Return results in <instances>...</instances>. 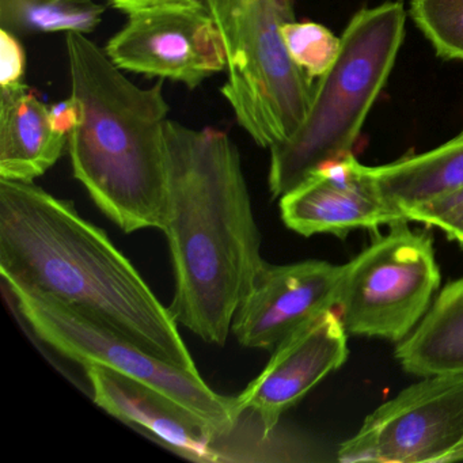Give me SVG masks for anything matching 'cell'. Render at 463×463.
Returning a JSON list of instances; mask_svg holds the SVG:
<instances>
[{"label":"cell","mask_w":463,"mask_h":463,"mask_svg":"<svg viewBox=\"0 0 463 463\" xmlns=\"http://www.w3.org/2000/svg\"><path fill=\"white\" fill-rule=\"evenodd\" d=\"M25 66V51L18 36L0 29V88L24 83Z\"/></svg>","instance_id":"obj_21"},{"label":"cell","mask_w":463,"mask_h":463,"mask_svg":"<svg viewBox=\"0 0 463 463\" xmlns=\"http://www.w3.org/2000/svg\"><path fill=\"white\" fill-rule=\"evenodd\" d=\"M281 34L292 61L313 82L321 80L337 61L341 37L321 24L289 21Z\"/></svg>","instance_id":"obj_19"},{"label":"cell","mask_w":463,"mask_h":463,"mask_svg":"<svg viewBox=\"0 0 463 463\" xmlns=\"http://www.w3.org/2000/svg\"><path fill=\"white\" fill-rule=\"evenodd\" d=\"M462 248H463V243H462Z\"/></svg>","instance_id":"obj_25"},{"label":"cell","mask_w":463,"mask_h":463,"mask_svg":"<svg viewBox=\"0 0 463 463\" xmlns=\"http://www.w3.org/2000/svg\"><path fill=\"white\" fill-rule=\"evenodd\" d=\"M105 6L94 0H0V26L15 36L53 32L88 34L101 23Z\"/></svg>","instance_id":"obj_17"},{"label":"cell","mask_w":463,"mask_h":463,"mask_svg":"<svg viewBox=\"0 0 463 463\" xmlns=\"http://www.w3.org/2000/svg\"><path fill=\"white\" fill-rule=\"evenodd\" d=\"M370 169L384 200L403 213L463 186V129L427 153Z\"/></svg>","instance_id":"obj_16"},{"label":"cell","mask_w":463,"mask_h":463,"mask_svg":"<svg viewBox=\"0 0 463 463\" xmlns=\"http://www.w3.org/2000/svg\"><path fill=\"white\" fill-rule=\"evenodd\" d=\"M4 283L10 305L39 340L82 367L102 365L156 389L203 417L222 436L237 427L235 398L213 392L200 373L169 364L58 300Z\"/></svg>","instance_id":"obj_6"},{"label":"cell","mask_w":463,"mask_h":463,"mask_svg":"<svg viewBox=\"0 0 463 463\" xmlns=\"http://www.w3.org/2000/svg\"><path fill=\"white\" fill-rule=\"evenodd\" d=\"M105 52L123 71L170 80L189 89L226 70L221 36L202 0L129 14Z\"/></svg>","instance_id":"obj_9"},{"label":"cell","mask_w":463,"mask_h":463,"mask_svg":"<svg viewBox=\"0 0 463 463\" xmlns=\"http://www.w3.org/2000/svg\"><path fill=\"white\" fill-rule=\"evenodd\" d=\"M166 142L169 308L178 325L222 346L265 264L241 154L224 132L178 121H167Z\"/></svg>","instance_id":"obj_2"},{"label":"cell","mask_w":463,"mask_h":463,"mask_svg":"<svg viewBox=\"0 0 463 463\" xmlns=\"http://www.w3.org/2000/svg\"><path fill=\"white\" fill-rule=\"evenodd\" d=\"M0 275L200 373L172 311L109 235L36 184L0 178Z\"/></svg>","instance_id":"obj_1"},{"label":"cell","mask_w":463,"mask_h":463,"mask_svg":"<svg viewBox=\"0 0 463 463\" xmlns=\"http://www.w3.org/2000/svg\"><path fill=\"white\" fill-rule=\"evenodd\" d=\"M69 137L25 83L0 88V178L33 183L63 156Z\"/></svg>","instance_id":"obj_14"},{"label":"cell","mask_w":463,"mask_h":463,"mask_svg":"<svg viewBox=\"0 0 463 463\" xmlns=\"http://www.w3.org/2000/svg\"><path fill=\"white\" fill-rule=\"evenodd\" d=\"M405 5L386 2L352 17L332 69L316 82L302 126L270 150L268 185L280 199L330 162L351 156L405 39Z\"/></svg>","instance_id":"obj_4"},{"label":"cell","mask_w":463,"mask_h":463,"mask_svg":"<svg viewBox=\"0 0 463 463\" xmlns=\"http://www.w3.org/2000/svg\"><path fill=\"white\" fill-rule=\"evenodd\" d=\"M439 284L432 238L395 222L344 265L335 310L348 335L400 343L427 313Z\"/></svg>","instance_id":"obj_7"},{"label":"cell","mask_w":463,"mask_h":463,"mask_svg":"<svg viewBox=\"0 0 463 463\" xmlns=\"http://www.w3.org/2000/svg\"><path fill=\"white\" fill-rule=\"evenodd\" d=\"M226 56L222 88L238 124L257 146L286 142L305 121L316 82L292 61L281 28L295 21L286 0H202Z\"/></svg>","instance_id":"obj_5"},{"label":"cell","mask_w":463,"mask_h":463,"mask_svg":"<svg viewBox=\"0 0 463 463\" xmlns=\"http://www.w3.org/2000/svg\"><path fill=\"white\" fill-rule=\"evenodd\" d=\"M284 224L298 234H348L406 221L402 211L384 200L371 175L354 154L330 162L280 197Z\"/></svg>","instance_id":"obj_12"},{"label":"cell","mask_w":463,"mask_h":463,"mask_svg":"<svg viewBox=\"0 0 463 463\" xmlns=\"http://www.w3.org/2000/svg\"><path fill=\"white\" fill-rule=\"evenodd\" d=\"M115 9L121 10L127 14L153 9V7L169 6V5L189 4L194 0H108Z\"/></svg>","instance_id":"obj_23"},{"label":"cell","mask_w":463,"mask_h":463,"mask_svg":"<svg viewBox=\"0 0 463 463\" xmlns=\"http://www.w3.org/2000/svg\"><path fill=\"white\" fill-rule=\"evenodd\" d=\"M344 463L463 460V373L428 376L379 406L337 449Z\"/></svg>","instance_id":"obj_8"},{"label":"cell","mask_w":463,"mask_h":463,"mask_svg":"<svg viewBox=\"0 0 463 463\" xmlns=\"http://www.w3.org/2000/svg\"><path fill=\"white\" fill-rule=\"evenodd\" d=\"M97 406L194 462H222L224 436L203 417L156 389L102 365L85 367Z\"/></svg>","instance_id":"obj_13"},{"label":"cell","mask_w":463,"mask_h":463,"mask_svg":"<svg viewBox=\"0 0 463 463\" xmlns=\"http://www.w3.org/2000/svg\"><path fill=\"white\" fill-rule=\"evenodd\" d=\"M395 357L406 373L421 378L463 373V278L441 289L411 335L398 343Z\"/></svg>","instance_id":"obj_15"},{"label":"cell","mask_w":463,"mask_h":463,"mask_svg":"<svg viewBox=\"0 0 463 463\" xmlns=\"http://www.w3.org/2000/svg\"><path fill=\"white\" fill-rule=\"evenodd\" d=\"M66 48L71 96L82 107L67 145L74 177L127 234L164 232L169 213L164 83L135 85L86 33H66Z\"/></svg>","instance_id":"obj_3"},{"label":"cell","mask_w":463,"mask_h":463,"mask_svg":"<svg viewBox=\"0 0 463 463\" xmlns=\"http://www.w3.org/2000/svg\"><path fill=\"white\" fill-rule=\"evenodd\" d=\"M344 265L306 260L262 265L238 307L232 333L245 348L273 351L284 338L335 308Z\"/></svg>","instance_id":"obj_10"},{"label":"cell","mask_w":463,"mask_h":463,"mask_svg":"<svg viewBox=\"0 0 463 463\" xmlns=\"http://www.w3.org/2000/svg\"><path fill=\"white\" fill-rule=\"evenodd\" d=\"M286 2H292V0H286Z\"/></svg>","instance_id":"obj_24"},{"label":"cell","mask_w":463,"mask_h":463,"mask_svg":"<svg viewBox=\"0 0 463 463\" xmlns=\"http://www.w3.org/2000/svg\"><path fill=\"white\" fill-rule=\"evenodd\" d=\"M51 120L56 131L69 137L75 127L80 126L82 120V107L74 96L66 101L59 102L55 107L50 108Z\"/></svg>","instance_id":"obj_22"},{"label":"cell","mask_w":463,"mask_h":463,"mask_svg":"<svg viewBox=\"0 0 463 463\" xmlns=\"http://www.w3.org/2000/svg\"><path fill=\"white\" fill-rule=\"evenodd\" d=\"M411 17L439 58L463 61V0H411Z\"/></svg>","instance_id":"obj_18"},{"label":"cell","mask_w":463,"mask_h":463,"mask_svg":"<svg viewBox=\"0 0 463 463\" xmlns=\"http://www.w3.org/2000/svg\"><path fill=\"white\" fill-rule=\"evenodd\" d=\"M406 221L440 229L449 240L463 243V186L403 211Z\"/></svg>","instance_id":"obj_20"},{"label":"cell","mask_w":463,"mask_h":463,"mask_svg":"<svg viewBox=\"0 0 463 463\" xmlns=\"http://www.w3.org/2000/svg\"><path fill=\"white\" fill-rule=\"evenodd\" d=\"M346 333L335 308L325 311L275 349L264 370L235 398L238 416L250 411L272 435L281 416L348 357Z\"/></svg>","instance_id":"obj_11"}]
</instances>
